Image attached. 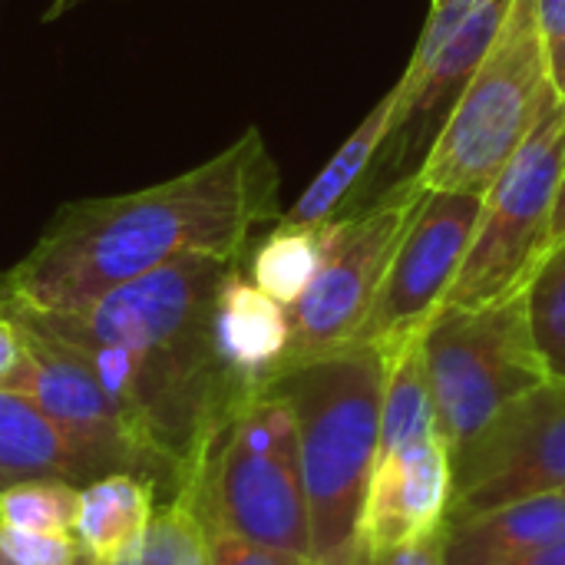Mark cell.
I'll use <instances>...</instances> for the list:
<instances>
[{"label":"cell","instance_id":"6da1fadb","mask_svg":"<svg viewBox=\"0 0 565 565\" xmlns=\"http://www.w3.org/2000/svg\"><path fill=\"white\" fill-rule=\"evenodd\" d=\"M281 215L278 166L265 136L245 129L166 182L63 205L0 278V308L63 315L189 255L242 262L252 232Z\"/></svg>","mask_w":565,"mask_h":565},{"label":"cell","instance_id":"7a4b0ae2","mask_svg":"<svg viewBox=\"0 0 565 565\" xmlns=\"http://www.w3.org/2000/svg\"><path fill=\"white\" fill-rule=\"evenodd\" d=\"M232 265L189 255L63 315L0 308L66 344L99 377L162 463L172 497L195 483L228 417L262 391L235 381L212 344V305Z\"/></svg>","mask_w":565,"mask_h":565},{"label":"cell","instance_id":"3957f363","mask_svg":"<svg viewBox=\"0 0 565 565\" xmlns=\"http://www.w3.org/2000/svg\"><path fill=\"white\" fill-rule=\"evenodd\" d=\"M298 424L301 477L311 516V565H358V523L377 460L387 358L351 341L281 367L271 381Z\"/></svg>","mask_w":565,"mask_h":565},{"label":"cell","instance_id":"277c9868","mask_svg":"<svg viewBox=\"0 0 565 565\" xmlns=\"http://www.w3.org/2000/svg\"><path fill=\"white\" fill-rule=\"evenodd\" d=\"M556 99L540 7L516 0L414 182L483 195Z\"/></svg>","mask_w":565,"mask_h":565},{"label":"cell","instance_id":"5b68a950","mask_svg":"<svg viewBox=\"0 0 565 565\" xmlns=\"http://www.w3.org/2000/svg\"><path fill=\"white\" fill-rule=\"evenodd\" d=\"M182 497L195 503L205 530L311 559L298 424L288 401L271 387L255 391L228 417Z\"/></svg>","mask_w":565,"mask_h":565},{"label":"cell","instance_id":"8992f818","mask_svg":"<svg viewBox=\"0 0 565 565\" xmlns=\"http://www.w3.org/2000/svg\"><path fill=\"white\" fill-rule=\"evenodd\" d=\"M420 354L450 454L550 381L533 341L526 291L483 308L444 305L420 334Z\"/></svg>","mask_w":565,"mask_h":565},{"label":"cell","instance_id":"52a82bcc","mask_svg":"<svg viewBox=\"0 0 565 565\" xmlns=\"http://www.w3.org/2000/svg\"><path fill=\"white\" fill-rule=\"evenodd\" d=\"M563 169L565 99L559 96L483 192L470 252L444 305L483 308L526 291L540 262L553 248Z\"/></svg>","mask_w":565,"mask_h":565},{"label":"cell","instance_id":"ba28073f","mask_svg":"<svg viewBox=\"0 0 565 565\" xmlns=\"http://www.w3.org/2000/svg\"><path fill=\"white\" fill-rule=\"evenodd\" d=\"M417 195L420 185L414 182L351 218H338L331 252L318 278L288 308L291 344L281 367L321 358L358 338L411 222Z\"/></svg>","mask_w":565,"mask_h":565},{"label":"cell","instance_id":"9c48e42d","mask_svg":"<svg viewBox=\"0 0 565 565\" xmlns=\"http://www.w3.org/2000/svg\"><path fill=\"white\" fill-rule=\"evenodd\" d=\"M480 209L483 195L477 192L420 189L374 308L354 341L374 344L391 364L424 334L463 268Z\"/></svg>","mask_w":565,"mask_h":565},{"label":"cell","instance_id":"30bf717a","mask_svg":"<svg viewBox=\"0 0 565 565\" xmlns=\"http://www.w3.org/2000/svg\"><path fill=\"white\" fill-rule=\"evenodd\" d=\"M559 490H565V381L550 377L454 450L447 523Z\"/></svg>","mask_w":565,"mask_h":565},{"label":"cell","instance_id":"8fae6325","mask_svg":"<svg viewBox=\"0 0 565 565\" xmlns=\"http://www.w3.org/2000/svg\"><path fill=\"white\" fill-rule=\"evenodd\" d=\"M516 0H477L467 20L447 36L437 56L414 76H401L397 106L391 119V132L377 152L371 185H367V209L377 205L384 195L414 185L424 159L430 156L447 116L454 113L457 99L463 96L467 83L487 60L490 46L497 43L510 10Z\"/></svg>","mask_w":565,"mask_h":565},{"label":"cell","instance_id":"7c38bea8","mask_svg":"<svg viewBox=\"0 0 565 565\" xmlns=\"http://www.w3.org/2000/svg\"><path fill=\"white\" fill-rule=\"evenodd\" d=\"M450 500L454 454L444 437L377 457L354 536L358 556H377L440 536Z\"/></svg>","mask_w":565,"mask_h":565},{"label":"cell","instance_id":"4fadbf2b","mask_svg":"<svg viewBox=\"0 0 565 565\" xmlns=\"http://www.w3.org/2000/svg\"><path fill=\"white\" fill-rule=\"evenodd\" d=\"M212 344L222 367L245 387H268L291 344L288 308L265 295L238 265L218 285L212 305Z\"/></svg>","mask_w":565,"mask_h":565},{"label":"cell","instance_id":"5bb4252c","mask_svg":"<svg viewBox=\"0 0 565 565\" xmlns=\"http://www.w3.org/2000/svg\"><path fill=\"white\" fill-rule=\"evenodd\" d=\"M109 463L26 394L0 391V490L20 480L89 483Z\"/></svg>","mask_w":565,"mask_h":565},{"label":"cell","instance_id":"9a60e30c","mask_svg":"<svg viewBox=\"0 0 565 565\" xmlns=\"http://www.w3.org/2000/svg\"><path fill=\"white\" fill-rule=\"evenodd\" d=\"M565 536V490L530 497L493 513L447 523V565H507Z\"/></svg>","mask_w":565,"mask_h":565},{"label":"cell","instance_id":"2e32d148","mask_svg":"<svg viewBox=\"0 0 565 565\" xmlns=\"http://www.w3.org/2000/svg\"><path fill=\"white\" fill-rule=\"evenodd\" d=\"M156 513V487L139 473L116 470L79 487L73 536L89 563L119 565L142 546Z\"/></svg>","mask_w":565,"mask_h":565},{"label":"cell","instance_id":"e0dca14e","mask_svg":"<svg viewBox=\"0 0 565 565\" xmlns=\"http://www.w3.org/2000/svg\"><path fill=\"white\" fill-rule=\"evenodd\" d=\"M397 106V86L364 116V122L344 139V146L328 159V166L315 175V182L298 195V202L281 215L298 225H324L338 218H351L367 209V185L377 162V152L391 132Z\"/></svg>","mask_w":565,"mask_h":565},{"label":"cell","instance_id":"ac0fdd59","mask_svg":"<svg viewBox=\"0 0 565 565\" xmlns=\"http://www.w3.org/2000/svg\"><path fill=\"white\" fill-rule=\"evenodd\" d=\"M334 225L338 222L298 225V222L278 218L275 228L258 245H248V252L242 258L245 275L265 295H271L278 305L291 308L308 291V285L318 278V271L331 252Z\"/></svg>","mask_w":565,"mask_h":565},{"label":"cell","instance_id":"d6986e66","mask_svg":"<svg viewBox=\"0 0 565 565\" xmlns=\"http://www.w3.org/2000/svg\"><path fill=\"white\" fill-rule=\"evenodd\" d=\"M440 437L434 394L420 354V338L411 341L391 364H387V387L381 404V440L377 457L404 450L411 444Z\"/></svg>","mask_w":565,"mask_h":565},{"label":"cell","instance_id":"ffe728a7","mask_svg":"<svg viewBox=\"0 0 565 565\" xmlns=\"http://www.w3.org/2000/svg\"><path fill=\"white\" fill-rule=\"evenodd\" d=\"M533 341L553 381H565V238L553 242L526 285Z\"/></svg>","mask_w":565,"mask_h":565},{"label":"cell","instance_id":"44dd1931","mask_svg":"<svg viewBox=\"0 0 565 565\" xmlns=\"http://www.w3.org/2000/svg\"><path fill=\"white\" fill-rule=\"evenodd\" d=\"M79 565L89 563L86 556ZM119 565H209V543L199 510L189 497H172L152 520L142 546Z\"/></svg>","mask_w":565,"mask_h":565},{"label":"cell","instance_id":"7402d4cb","mask_svg":"<svg viewBox=\"0 0 565 565\" xmlns=\"http://www.w3.org/2000/svg\"><path fill=\"white\" fill-rule=\"evenodd\" d=\"M79 487L66 480H20L0 490V526L26 533H73Z\"/></svg>","mask_w":565,"mask_h":565},{"label":"cell","instance_id":"603a6c76","mask_svg":"<svg viewBox=\"0 0 565 565\" xmlns=\"http://www.w3.org/2000/svg\"><path fill=\"white\" fill-rule=\"evenodd\" d=\"M3 565H79L83 550L73 533H26L0 526Z\"/></svg>","mask_w":565,"mask_h":565},{"label":"cell","instance_id":"cb8c5ba5","mask_svg":"<svg viewBox=\"0 0 565 565\" xmlns=\"http://www.w3.org/2000/svg\"><path fill=\"white\" fill-rule=\"evenodd\" d=\"M205 543H209V565H311L308 556L248 543L218 530H205Z\"/></svg>","mask_w":565,"mask_h":565},{"label":"cell","instance_id":"d4e9b609","mask_svg":"<svg viewBox=\"0 0 565 565\" xmlns=\"http://www.w3.org/2000/svg\"><path fill=\"white\" fill-rule=\"evenodd\" d=\"M30 374V348L20 324L0 315V391H23Z\"/></svg>","mask_w":565,"mask_h":565},{"label":"cell","instance_id":"484cf974","mask_svg":"<svg viewBox=\"0 0 565 565\" xmlns=\"http://www.w3.org/2000/svg\"><path fill=\"white\" fill-rule=\"evenodd\" d=\"M358 565H447L444 559V533L414 546H397L377 556H358Z\"/></svg>","mask_w":565,"mask_h":565},{"label":"cell","instance_id":"4316f807","mask_svg":"<svg viewBox=\"0 0 565 565\" xmlns=\"http://www.w3.org/2000/svg\"><path fill=\"white\" fill-rule=\"evenodd\" d=\"M536 7H540V23H543L550 53H553L565 36V0H536Z\"/></svg>","mask_w":565,"mask_h":565},{"label":"cell","instance_id":"83f0119b","mask_svg":"<svg viewBox=\"0 0 565 565\" xmlns=\"http://www.w3.org/2000/svg\"><path fill=\"white\" fill-rule=\"evenodd\" d=\"M507 565H565V536L563 540H556V543H550V546H540V550H533V553H526V556H520V559H513V563Z\"/></svg>","mask_w":565,"mask_h":565},{"label":"cell","instance_id":"f1b7e54d","mask_svg":"<svg viewBox=\"0 0 565 565\" xmlns=\"http://www.w3.org/2000/svg\"><path fill=\"white\" fill-rule=\"evenodd\" d=\"M550 60H553V83H556V93L565 99V36L563 43L550 53Z\"/></svg>","mask_w":565,"mask_h":565},{"label":"cell","instance_id":"f546056e","mask_svg":"<svg viewBox=\"0 0 565 565\" xmlns=\"http://www.w3.org/2000/svg\"><path fill=\"white\" fill-rule=\"evenodd\" d=\"M565 238V169L559 182V199H556V215H553V242Z\"/></svg>","mask_w":565,"mask_h":565},{"label":"cell","instance_id":"4dcf8cb0","mask_svg":"<svg viewBox=\"0 0 565 565\" xmlns=\"http://www.w3.org/2000/svg\"><path fill=\"white\" fill-rule=\"evenodd\" d=\"M70 10V0H56L50 10H46V20H53V17H60V13H66Z\"/></svg>","mask_w":565,"mask_h":565},{"label":"cell","instance_id":"1f68e13d","mask_svg":"<svg viewBox=\"0 0 565 565\" xmlns=\"http://www.w3.org/2000/svg\"><path fill=\"white\" fill-rule=\"evenodd\" d=\"M76 3H79V0H70V7H76Z\"/></svg>","mask_w":565,"mask_h":565},{"label":"cell","instance_id":"d6a6232c","mask_svg":"<svg viewBox=\"0 0 565 565\" xmlns=\"http://www.w3.org/2000/svg\"><path fill=\"white\" fill-rule=\"evenodd\" d=\"M0 565H3V559H0Z\"/></svg>","mask_w":565,"mask_h":565}]
</instances>
